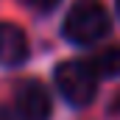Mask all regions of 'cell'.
Returning <instances> with one entry per match:
<instances>
[{"instance_id": "cell-1", "label": "cell", "mask_w": 120, "mask_h": 120, "mask_svg": "<svg viewBox=\"0 0 120 120\" xmlns=\"http://www.w3.org/2000/svg\"><path fill=\"white\" fill-rule=\"evenodd\" d=\"M112 28L109 11L101 0H75L64 17V36L75 45H95Z\"/></svg>"}, {"instance_id": "cell-2", "label": "cell", "mask_w": 120, "mask_h": 120, "mask_svg": "<svg viewBox=\"0 0 120 120\" xmlns=\"http://www.w3.org/2000/svg\"><path fill=\"white\" fill-rule=\"evenodd\" d=\"M98 75L90 67V61L75 59V61H61L56 70V87L59 92L73 103V106H87L92 103L95 92H98Z\"/></svg>"}, {"instance_id": "cell-3", "label": "cell", "mask_w": 120, "mask_h": 120, "mask_svg": "<svg viewBox=\"0 0 120 120\" xmlns=\"http://www.w3.org/2000/svg\"><path fill=\"white\" fill-rule=\"evenodd\" d=\"M14 115L20 120H50V95L39 81H20L14 92Z\"/></svg>"}, {"instance_id": "cell-4", "label": "cell", "mask_w": 120, "mask_h": 120, "mask_svg": "<svg viewBox=\"0 0 120 120\" xmlns=\"http://www.w3.org/2000/svg\"><path fill=\"white\" fill-rule=\"evenodd\" d=\"M28 56V42H25V34L11 25V22H0V64H22Z\"/></svg>"}, {"instance_id": "cell-5", "label": "cell", "mask_w": 120, "mask_h": 120, "mask_svg": "<svg viewBox=\"0 0 120 120\" xmlns=\"http://www.w3.org/2000/svg\"><path fill=\"white\" fill-rule=\"evenodd\" d=\"M87 61H90V67L95 70L98 78H115V75H120V45L103 48V50L92 53Z\"/></svg>"}, {"instance_id": "cell-6", "label": "cell", "mask_w": 120, "mask_h": 120, "mask_svg": "<svg viewBox=\"0 0 120 120\" xmlns=\"http://www.w3.org/2000/svg\"><path fill=\"white\" fill-rule=\"evenodd\" d=\"M28 8H34V11H50V8H56L59 6V0H22Z\"/></svg>"}, {"instance_id": "cell-7", "label": "cell", "mask_w": 120, "mask_h": 120, "mask_svg": "<svg viewBox=\"0 0 120 120\" xmlns=\"http://www.w3.org/2000/svg\"><path fill=\"white\" fill-rule=\"evenodd\" d=\"M117 14H120V0H117Z\"/></svg>"}]
</instances>
